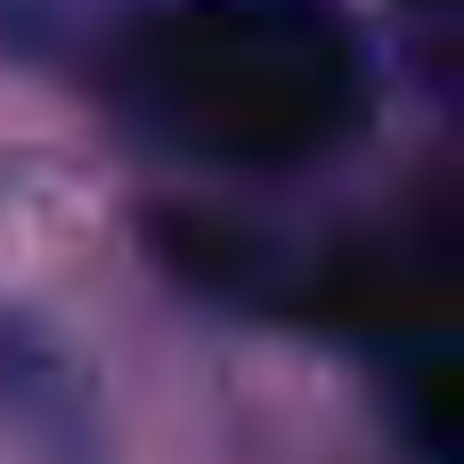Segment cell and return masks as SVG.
I'll return each mask as SVG.
<instances>
[{"mask_svg": "<svg viewBox=\"0 0 464 464\" xmlns=\"http://www.w3.org/2000/svg\"><path fill=\"white\" fill-rule=\"evenodd\" d=\"M114 114L220 171H302L375 114V57L343 0H130L98 49Z\"/></svg>", "mask_w": 464, "mask_h": 464, "instance_id": "obj_1", "label": "cell"}, {"mask_svg": "<svg viewBox=\"0 0 464 464\" xmlns=\"http://www.w3.org/2000/svg\"><path fill=\"white\" fill-rule=\"evenodd\" d=\"M0 432L24 449H49V457L82 449V432H90V400H82L65 343L49 326H33L24 310H0Z\"/></svg>", "mask_w": 464, "mask_h": 464, "instance_id": "obj_2", "label": "cell"}, {"mask_svg": "<svg viewBox=\"0 0 464 464\" xmlns=\"http://www.w3.org/2000/svg\"><path fill=\"white\" fill-rule=\"evenodd\" d=\"M408 8H424V16H449V8H457V0H408Z\"/></svg>", "mask_w": 464, "mask_h": 464, "instance_id": "obj_3", "label": "cell"}]
</instances>
